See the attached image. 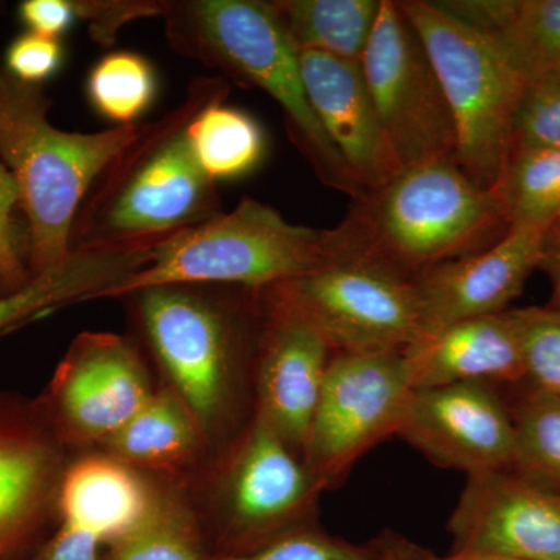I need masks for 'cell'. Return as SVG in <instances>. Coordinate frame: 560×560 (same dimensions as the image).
<instances>
[{"instance_id":"6da1fadb","label":"cell","mask_w":560,"mask_h":560,"mask_svg":"<svg viewBox=\"0 0 560 560\" xmlns=\"http://www.w3.org/2000/svg\"><path fill=\"white\" fill-rule=\"evenodd\" d=\"M125 298L167 386L200 423L213 463L248 425L241 418L246 389L254 396L265 290L172 283Z\"/></svg>"},{"instance_id":"7a4b0ae2","label":"cell","mask_w":560,"mask_h":560,"mask_svg":"<svg viewBox=\"0 0 560 560\" xmlns=\"http://www.w3.org/2000/svg\"><path fill=\"white\" fill-rule=\"evenodd\" d=\"M230 84L198 77L186 98L101 173L73 221V249H109L161 243L221 212L215 180L195 160L187 128L210 103L224 101Z\"/></svg>"},{"instance_id":"3957f363","label":"cell","mask_w":560,"mask_h":560,"mask_svg":"<svg viewBox=\"0 0 560 560\" xmlns=\"http://www.w3.org/2000/svg\"><path fill=\"white\" fill-rule=\"evenodd\" d=\"M508 230L492 191L477 186L455 160H441L404 167L360 195L331 232L338 260L366 261L412 280L489 248Z\"/></svg>"},{"instance_id":"277c9868","label":"cell","mask_w":560,"mask_h":560,"mask_svg":"<svg viewBox=\"0 0 560 560\" xmlns=\"http://www.w3.org/2000/svg\"><path fill=\"white\" fill-rule=\"evenodd\" d=\"M39 84L0 70V161L20 187L27 217L28 270H49L72 253L73 221L92 184L139 138L147 121L101 132L58 130Z\"/></svg>"},{"instance_id":"5b68a950","label":"cell","mask_w":560,"mask_h":560,"mask_svg":"<svg viewBox=\"0 0 560 560\" xmlns=\"http://www.w3.org/2000/svg\"><path fill=\"white\" fill-rule=\"evenodd\" d=\"M173 49L237 81L260 88L287 117L293 142L327 186L355 200L360 191L313 110L302 79L300 51L271 2L179 0L162 2Z\"/></svg>"},{"instance_id":"8992f818","label":"cell","mask_w":560,"mask_h":560,"mask_svg":"<svg viewBox=\"0 0 560 560\" xmlns=\"http://www.w3.org/2000/svg\"><path fill=\"white\" fill-rule=\"evenodd\" d=\"M334 261L338 254L331 230L290 223L271 206L243 198L231 212L161 243L150 264L102 300L172 283L268 290Z\"/></svg>"},{"instance_id":"52a82bcc","label":"cell","mask_w":560,"mask_h":560,"mask_svg":"<svg viewBox=\"0 0 560 560\" xmlns=\"http://www.w3.org/2000/svg\"><path fill=\"white\" fill-rule=\"evenodd\" d=\"M436 70L456 127V164L492 190L512 151L515 110L525 81L485 32L441 2L400 0Z\"/></svg>"},{"instance_id":"ba28073f","label":"cell","mask_w":560,"mask_h":560,"mask_svg":"<svg viewBox=\"0 0 560 560\" xmlns=\"http://www.w3.org/2000/svg\"><path fill=\"white\" fill-rule=\"evenodd\" d=\"M320 493L300 453L254 415L213 460L206 510H197L209 555H242L315 523Z\"/></svg>"},{"instance_id":"9c48e42d","label":"cell","mask_w":560,"mask_h":560,"mask_svg":"<svg viewBox=\"0 0 560 560\" xmlns=\"http://www.w3.org/2000/svg\"><path fill=\"white\" fill-rule=\"evenodd\" d=\"M412 390L401 352L331 357L302 452L323 492L337 488L375 445L399 436Z\"/></svg>"},{"instance_id":"30bf717a","label":"cell","mask_w":560,"mask_h":560,"mask_svg":"<svg viewBox=\"0 0 560 560\" xmlns=\"http://www.w3.org/2000/svg\"><path fill=\"white\" fill-rule=\"evenodd\" d=\"M360 62L401 167L455 160L458 140L451 106L429 54L399 2L383 0Z\"/></svg>"},{"instance_id":"8fae6325","label":"cell","mask_w":560,"mask_h":560,"mask_svg":"<svg viewBox=\"0 0 560 560\" xmlns=\"http://www.w3.org/2000/svg\"><path fill=\"white\" fill-rule=\"evenodd\" d=\"M156 389L135 341L110 331H84L35 400L61 444L83 453L101 447Z\"/></svg>"},{"instance_id":"7c38bea8","label":"cell","mask_w":560,"mask_h":560,"mask_svg":"<svg viewBox=\"0 0 560 560\" xmlns=\"http://www.w3.org/2000/svg\"><path fill=\"white\" fill-rule=\"evenodd\" d=\"M278 289L335 353L404 352L422 335L415 283L377 265L338 260Z\"/></svg>"},{"instance_id":"4fadbf2b","label":"cell","mask_w":560,"mask_h":560,"mask_svg":"<svg viewBox=\"0 0 560 560\" xmlns=\"http://www.w3.org/2000/svg\"><path fill=\"white\" fill-rule=\"evenodd\" d=\"M69 455L36 400L0 393V560H27L50 536Z\"/></svg>"},{"instance_id":"5bb4252c","label":"cell","mask_w":560,"mask_h":560,"mask_svg":"<svg viewBox=\"0 0 560 560\" xmlns=\"http://www.w3.org/2000/svg\"><path fill=\"white\" fill-rule=\"evenodd\" d=\"M334 355L318 327L278 287L265 290L254 361V415L301 458Z\"/></svg>"},{"instance_id":"9a60e30c","label":"cell","mask_w":560,"mask_h":560,"mask_svg":"<svg viewBox=\"0 0 560 560\" xmlns=\"http://www.w3.org/2000/svg\"><path fill=\"white\" fill-rule=\"evenodd\" d=\"M401 440L444 469L469 475L510 470L514 429L510 405L493 383L415 389Z\"/></svg>"},{"instance_id":"2e32d148","label":"cell","mask_w":560,"mask_h":560,"mask_svg":"<svg viewBox=\"0 0 560 560\" xmlns=\"http://www.w3.org/2000/svg\"><path fill=\"white\" fill-rule=\"evenodd\" d=\"M447 528L451 552L560 560V493L511 470L469 475Z\"/></svg>"},{"instance_id":"e0dca14e","label":"cell","mask_w":560,"mask_h":560,"mask_svg":"<svg viewBox=\"0 0 560 560\" xmlns=\"http://www.w3.org/2000/svg\"><path fill=\"white\" fill-rule=\"evenodd\" d=\"M547 228L511 226L480 253L436 265L412 279L422 335L459 320L510 311L526 280L539 270Z\"/></svg>"},{"instance_id":"ac0fdd59","label":"cell","mask_w":560,"mask_h":560,"mask_svg":"<svg viewBox=\"0 0 560 560\" xmlns=\"http://www.w3.org/2000/svg\"><path fill=\"white\" fill-rule=\"evenodd\" d=\"M298 51L308 101L350 178L360 195L378 189L404 167L383 128L361 62Z\"/></svg>"},{"instance_id":"d6986e66","label":"cell","mask_w":560,"mask_h":560,"mask_svg":"<svg viewBox=\"0 0 560 560\" xmlns=\"http://www.w3.org/2000/svg\"><path fill=\"white\" fill-rule=\"evenodd\" d=\"M401 355L412 389L470 382L525 383L514 308L420 335Z\"/></svg>"},{"instance_id":"ffe728a7","label":"cell","mask_w":560,"mask_h":560,"mask_svg":"<svg viewBox=\"0 0 560 560\" xmlns=\"http://www.w3.org/2000/svg\"><path fill=\"white\" fill-rule=\"evenodd\" d=\"M95 451L147 477L183 486L210 464L212 455L194 412L167 385L158 386L153 397Z\"/></svg>"},{"instance_id":"44dd1931","label":"cell","mask_w":560,"mask_h":560,"mask_svg":"<svg viewBox=\"0 0 560 560\" xmlns=\"http://www.w3.org/2000/svg\"><path fill=\"white\" fill-rule=\"evenodd\" d=\"M160 245L73 249L60 264L33 276L21 290L0 294V337L68 305L102 300L106 291L150 264Z\"/></svg>"},{"instance_id":"7402d4cb","label":"cell","mask_w":560,"mask_h":560,"mask_svg":"<svg viewBox=\"0 0 560 560\" xmlns=\"http://www.w3.org/2000/svg\"><path fill=\"white\" fill-rule=\"evenodd\" d=\"M153 503V480L98 451L70 459L58 492V521L109 545L135 529Z\"/></svg>"},{"instance_id":"603a6c76","label":"cell","mask_w":560,"mask_h":560,"mask_svg":"<svg viewBox=\"0 0 560 560\" xmlns=\"http://www.w3.org/2000/svg\"><path fill=\"white\" fill-rule=\"evenodd\" d=\"M441 3L495 40L525 84L560 81V0Z\"/></svg>"},{"instance_id":"cb8c5ba5","label":"cell","mask_w":560,"mask_h":560,"mask_svg":"<svg viewBox=\"0 0 560 560\" xmlns=\"http://www.w3.org/2000/svg\"><path fill=\"white\" fill-rule=\"evenodd\" d=\"M151 480L150 511L135 529L106 545L102 560H208V540L187 486Z\"/></svg>"},{"instance_id":"d4e9b609","label":"cell","mask_w":560,"mask_h":560,"mask_svg":"<svg viewBox=\"0 0 560 560\" xmlns=\"http://www.w3.org/2000/svg\"><path fill=\"white\" fill-rule=\"evenodd\" d=\"M383 0H279L271 2L298 50L361 61Z\"/></svg>"},{"instance_id":"484cf974","label":"cell","mask_w":560,"mask_h":560,"mask_svg":"<svg viewBox=\"0 0 560 560\" xmlns=\"http://www.w3.org/2000/svg\"><path fill=\"white\" fill-rule=\"evenodd\" d=\"M223 102L210 103L187 128L195 160L212 180L246 175L259 164L265 150L259 124Z\"/></svg>"},{"instance_id":"4316f807","label":"cell","mask_w":560,"mask_h":560,"mask_svg":"<svg viewBox=\"0 0 560 560\" xmlns=\"http://www.w3.org/2000/svg\"><path fill=\"white\" fill-rule=\"evenodd\" d=\"M523 385L521 396L510 405L514 429L510 470L560 493V394Z\"/></svg>"},{"instance_id":"83f0119b","label":"cell","mask_w":560,"mask_h":560,"mask_svg":"<svg viewBox=\"0 0 560 560\" xmlns=\"http://www.w3.org/2000/svg\"><path fill=\"white\" fill-rule=\"evenodd\" d=\"M490 191L510 228L550 226L560 217V149L511 151Z\"/></svg>"},{"instance_id":"f1b7e54d","label":"cell","mask_w":560,"mask_h":560,"mask_svg":"<svg viewBox=\"0 0 560 560\" xmlns=\"http://www.w3.org/2000/svg\"><path fill=\"white\" fill-rule=\"evenodd\" d=\"M88 94L106 119L120 125L138 124L156 95V75L140 55L113 51L91 70Z\"/></svg>"},{"instance_id":"f546056e","label":"cell","mask_w":560,"mask_h":560,"mask_svg":"<svg viewBox=\"0 0 560 560\" xmlns=\"http://www.w3.org/2000/svg\"><path fill=\"white\" fill-rule=\"evenodd\" d=\"M401 537L385 534L368 544H352L331 536L316 523L300 526L242 555H209L208 560H390Z\"/></svg>"},{"instance_id":"4dcf8cb0","label":"cell","mask_w":560,"mask_h":560,"mask_svg":"<svg viewBox=\"0 0 560 560\" xmlns=\"http://www.w3.org/2000/svg\"><path fill=\"white\" fill-rule=\"evenodd\" d=\"M514 313L526 385L560 394V313L551 307L514 308Z\"/></svg>"},{"instance_id":"1f68e13d","label":"cell","mask_w":560,"mask_h":560,"mask_svg":"<svg viewBox=\"0 0 560 560\" xmlns=\"http://www.w3.org/2000/svg\"><path fill=\"white\" fill-rule=\"evenodd\" d=\"M560 149V81L526 84L512 130V151Z\"/></svg>"},{"instance_id":"d6a6232c","label":"cell","mask_w":560,"mask_h":560,"mask_svg":"<svg viewBox=\"0 0 560 560\" xmlns=\"http://www.w3.org/2000/svg\"><path fill=\"white\" fill-rule=\"evenodd\" d=\"M21 208L20 187L0 161V294H10L27 285V248L22 245L14 210Z\"/></svg>"},{"instance_id":"836d02e7","label":"cell","mask_w":560,"mask_h":560,"mask_svg":"<svg viewBox=\"0 0 560 560\" xmlns=\"http://www.w3.org/2000/svg\"><path fill=\"white\" fill-rule=\"evenodd\" d=\"M62 61L60 40L38 33H25L7 50V70L18 80L39 84L49 80Z\"/></svg>"},{"instance_id":"e575fe53","label":"cell","mask_w":560,"mask_h":560,"mask_svg":"<svg viewBox=\"0 0 560 560\" xmlns=\"http://www.w3.org/2000/svg\"><path fill=\"white\" fill-rule=\"evenodd\" d=\"M77 18L88 22L94 39L109 46L125 24L138 18L161 16L162 2H80L73 0Z\"/></svg>"},{"instance_id":"d590c367","label":"cell","mask_w":560,"mask_h":560,"mask_svg":"<svg viewBox=\"0 0 560 560\" xmlns=\"http://www.w3.org/2000/svg\"><path fill=\"white\" fill-rule=\"evenodd\" d=\"M105 545L90 530L60 522L27 560H102Z\"/></svg>"},{"instance_id":"8d00e7d4","label":"cell","mask_w":560,"mask_h":560,"mask_svg":"<svg viewBox=\"0 0 560 560\" xmlns=\"http://www.w3.org/2000/svg\"><path fill=\"white\" fill-rule=\"evenodd\" d=\"M20 14L33 33L54 39L79 20L73 0H25L20 5Z\"/></svg>"},{"instance_id":"74e56055","label":"cell","mask_w":560,"mask_h":560,"mask_svg":"<svg viewBox=\"0 0 560 560\" xmlns=\"http://www.w3.org/2000/svg\"><path fill=\"white\" fill-rule=\"evenodd\" d=\"M539 270L551 280L552 300L548 307L560 313V217L545 231Z\"/></svg>"},{"instance_id":"f35d334b","label":"cell","mask_w":560,"mask_h":560,"mask_svg":"<svg viewBox=\"0 0 560 560\" xmlns=\"http://www.w3.org/2000/svg\"><path fill=\"white\" fill-rule=\"evenodd\" d=\"M422 560H521L501 558V556L477 555V552H448L447 556H434L430 551H423Z\"/></svg>"},{"instance_id":"ab89813d","label":"cell","mask_w":560,"mask_h":560,"mask_svg":"<svg viewBox=\"0 0 560 560\" xmlns=\"http://www.w3.org/2000/svg\"><path fill=\"white\" fill-rule=\"evenodd\" d=\"M423 551L425 550L418 547V545H412L410 541L401 539L399 550L390 560H422Z\"/></svg>"}]
</instances>
